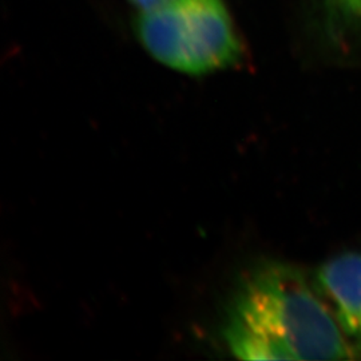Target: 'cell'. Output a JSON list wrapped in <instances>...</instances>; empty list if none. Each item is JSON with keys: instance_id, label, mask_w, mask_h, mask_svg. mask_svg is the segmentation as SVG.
Segmentation results:
<instances>
[{"instance_id": "1", "label": "cell", "mask_w": 361, "mask_h": 361, "mask_svg": "<svg viewBox=\"0 0 361 361\" xmlns=\"http://www.w3.org/2000/svg\"><path fill=\"white\" fill-rule=\"evenodd\" d=\"M221 329L241 360H352L360 350L314 281L279 261L257 264L240 277Z\"/></svg>"}, {"instance_id": "2", "label": "cell", "mask_w": 361, "mask_h": 361, "mask_svg": "<svg viewBox=\"0 0 361 361\" xmlns=\"http://www.w3.org/2000/svg\"><path fill=\"white\" fill-rule=\"evenodd\" d=\"M137 32L155 61L189 75L226 70L243 58L222 0H173L141 11Z\"/></svg>"}, {"instance_id": "3", "label": "cell", "mask_w": 361, "mask_h": 361, "mask_svg": "<svg viewBox=\"0 0 361 361\" xmlns=\"http://www.w3.org/2000/svg\"><path fill=\"white\" fill-rule=\"evenodd\" d=\"M313 281L349 340L361 349V250L329 258Z\"/></svg>"}, {"instance_id": "4", "label": "cell", "mask_w": 361, "mask_h": 361, "mask_svg": "<svg viewBox=\"0 0 361 361\" xmlns=\"http://www.w3.org/2000/svg\"><path fill=\"white\" fill-rule=\"evenodd\" d=\"M343 10L361 19V0H334Z\"/></svg>"}, {"instance_id": "5", "label": "cell", "mask_w": 361, "mask_h": 361, "mask_svg": "<svg viewBox=\"0 0 361 361\" xmlns=\"http://www.w3.org/2000/svg\"><path fill=\"white\" fill-rule=\"evenodd\" d=\"M140 11H147V10H152L155 7H159V6H164L166 3H170L173 0H130Z\"/></svg>"}]
</instances>
